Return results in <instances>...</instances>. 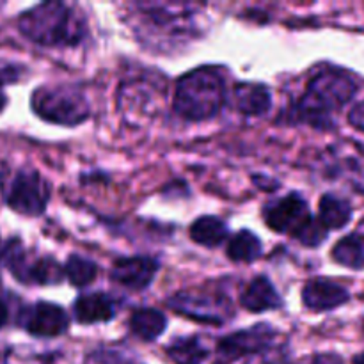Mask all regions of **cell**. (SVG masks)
I'll list each match as a JSON object with an SVG mask.
<instances>
[{
    "mask_svg": "<svg viewBox=\"0 0 364 364\" xmlns=\"http://www.w3.org/2000/svg\"><path fill=\"white\" fill-rule=\"evenodd\" d=\"M358 85L343 71H320L309 80L306 92L291 110L297 123H308L315 128L333 127V114L343 109L354 98Z\"/></svg>",
    "mask_w": 364,
    "mask_h": 364,
    "instance_id": "1",
    "label": "cell"
},
{
    "mask_svg": "<svg viewBox=\"0 0 364 364\" xmlns=\"http://www.w3.org/2000/svg\"><path fill=\"white\" fill-rule=\"evenodd\" d=\"M18 31L39 46H71L82 41L84 18L63 2H43L18 18Z\"/></svg>",
    "mask_w": 364,
    "mask_h": 364,
    "instance_id": "2",
    "label": "cell"
},
{
    "mask_svg": "<svg viewBox=\"0 0 364 364\" xmlns=\"http://www.w3.org/2000/svg\"><path fill=\"white\" fill-rule=\"evenodd\" d=\"M226 103V82L220 71L201 66L178 80L174 110L187 121H206L220 112Z\"/></svg>",
    "mask_w": 364,
    "mask_h": 364,
    "instance_id": "3",
    "label": "cell"
},
{
    "mask_svg": "<svg viewBox=\"0 0 364 364\" xmlns=\"http://www.w3.org/2000/svg\"><path fill=\"white\" fill-rule=\"evenodd\" d=\"M31 109L38 117L60 127H77L89 117V103L75 85H43L31 96Z\"/></svg>",
    "mask_w": 364,
    "mask_h": 364,
    "instance_id": "4",
    "label": "cell"
},
{
    "mask_svg": "<svg viewBox=\"0 0 364 364\" xmlns=\"http://www.w3.org/2000/svg\"><path fill=\"white\" fill-rule=\"evenodd\" d=\"M4 203L25 217H39L46 210L50 187L36 169H20L2 185Z\"/></svg>",
    "mask_w": 364,
    "mask_h": 364,
    "instance_id": "5",
    "label": "cell"
},
{
    "mask_svg": "<svg viewBox=\"0 0 364 364\" xmlns=\"http://www.w3.org/2000/svg\"><path fill=\"white\" fill-rule=\"evenodd\" d=\"M167 306L178 315L212 326H223L233 318V306L226 297L203 291H178L167 299Z\"/></svg>",
    "mask_w": 364,
    "mask_h": 364,
    "instance_id": "6",
    "label": "cell"
},
{
    "mask_svg": "<svg viewBox=\"0 0 364 364\" xmlns=\"http://www.w3.org/2000/svg\"><path fill=\"white\" fill-rule=\"evenodd\" d=\"M18 326L36 338H57L70 326L66 311L52 302L38 301L18 311Z\"/></svg>",
    "mask_w": 364,
    "mask_h": 364,
    "instance_id": "7",
    "label": "cell"
},
{
    "mask_svg": "<svg viewBox=\"0 0 364 364\" xmlns=\"http://www.w3.org/2000/svg\"><path fill=\"white\" fill-rule=\"evenodd\" d=\"M315 217H311L306 199L297 192L284 196L283 199L272 201L265 208V220L277 233H287L297 238V235L308 226Z\"/></svg>",
    "mask_w": 364,
    "mask_h": 364,
    "instance_id": "8",
    "label": "cell"
},
{
    "mask_svg": "<svg viewBox=\"0 0 364 364\" xmlns=\"http://www.w3.org/2000/svg\"><path fill=\"white\" fill-rule=\"evenodd\" d=\"M274 338H276V333L270 329V326L262 323V326L238 331V333L223 338L219 343V354L230 361L244 358V355L258 354V352L267 350L272 345Z\"/></svg>",
    "mask_w": 364,
    "mask_h": 364,
    "instance_id": "9",
    "label": "cell"
},
{
    "mask_svg": "<svg viewBox=\"0 0 364 364\" xmlns=\"http://www.w3.org/2000/svg\"><path fill=\"white\" fill-rule=\"evenodd\" d=\"M159 272V262L151 256H132L114 262L110 279L128 290H144L151 284Z\"/></svg>",
    "mask_w": 364,
    "mask_h": 364,
    "instance_id": "10",
    "label": "cell"
},
{
    "mask_svg": "<svg viewBox=\"0 0 364 364\" xmlns=\"http://www.w3.org/2000/svg\"><path fill=\"white\" fill-rule=\"evenodd\" d=\"M348 301V291L329 279H311L302 290V302L313 311H329Z\"/></svg>",
    "mask_w": 364,
    "mask_h": 364,
    "instance_id": "11",
    "label": "cell"
},
{
    "mask_svg": "<svg viewBox=\"0 0 364 364\" xmlns=\"http://www.w3.org/2000/svg\"><path fill=\"white\" fill-rule=\"evenodd\" d=\"M73 315L78 323L85 326L110 322L116 316V301L103 291L84 294L75 301Z\"/></svg>",
    "mask_w": 364,
    "mask_h": 364,
    "instance_id": "12",
    "label": "cell"
},
{
    "mask_svg": "<svg viewBox=\"0 0 364 364\" xmlns=\"http://www.w3.org/2000/svg\"><path fill=\"white\" fill-rule=\"evenodd\" d=\"M240 304L247 311L262 313L267 309L281 308L283 301L274 284L265 276H258L244 288L240 294Z\"/></svg>",
    "mask_w": 364,
    "mask_h": 364,
    "instance_id": "13",
    "label": "cell"
},
{
    "mask_svg": "<svg viewBox=\"0 0 364 364\" xmlns=\"http://www.w3.org/2000/svg\"><path fill=\"white\" fill-rule=\"evenodd\" d=\"M233 95L238 110L245 116H263L272 107L270 89L263 84L242 82V84L235 85Z\"/></svg>",
    "mask_w": 364,
    "mask_h": 364,
    "instance_id": "14",
    "label": "cell"
},
{
    "mask_svg": "<svg viewBox=\"0 0 364 364\" xmlns=\"http://www.w3.org/2000/svg\"><path fill=\"white\" fill-rule=\"evenodd\" d=\"M327 171H329L331 176L345 178V180L350 181L352 187L358 188V191H364V159L359 153H352L350 149H347V151L340 149V153L334 155Z\"/></svg>",
    "mask_w": 364,
    "mask_h": 364,
    "instance_id": "15",
    "label": "cell"
},
{
    "mask_svg": "<svg viewBox=\"0 0 364 364\" xmlns=\"http://www.w3.org/2000/svg\"><path fill=\"white\" fill-rule=\"evenodd\" d=\"M31 263V256H28L27 249L23 247L20 238H11L0 247V265L9 270L11 276L20 283L25 284V281H27Z\"/></svg>",
    "mask_w": 364,
    "mask_h": 364,
    "instance_id": "16",
    "label": "cell"
},
{
    "mask_svg": "<svg viewBox=\"0 0 364 364\" xmlns=\"http://www.w3.org/2000/svg\"><path fill=\"white\" fill-rule=\"evenodd\" d=\"M352 219V206L347 199H341L340 196L326 194L320 199L318 220L323 224L327 231L341 230L347 226Z\"/></svg>",
    "mask_w": 364,
    "mask_h": 364,
    "instance_id": "17",
    "label": "cell"
},
{
    "mask_svg": "<svg viewBox=\"0 0 364 364\" xmlns=\"http://www.w3.org/2000/svg\"><path fill=\"white\" fill-rule=\"evenodd\" d=\"M167 320L164 313L153 308H141L130 316V329L137 338L144 341H153L162 336L166 331Z\"/></svg>",
    "mask_w": 364,
    "mask_h": 364,
    "instance_id": "18",
    "label": "cell"
},
{
    "mask_svg": "<svg viewBox=\"0 0 364 364\" xmlns=\"http://www.w3.org/2000/svg\"><path fill=\"white\" fill-rule=\"evenodd\" d=\"M191 238L205 247H219L228 238V226L219 217H199L191 226Z\"/></svg>",
    "mask_w": 364,
    "mask_h": 364,
    "instance_id": "19",
    "label": "cell"
},
{
    "mask_svg": "<svg viewBox=\"0 0 364 364\" xmlns=\"http://www.w3.org/2000/svg\"><path fill=\"white\" fill-rule=\"evenodd\" d=\"M333 258L340 265L354 270L364 269V237L361 233H352L341 238L333 247Z\"/></svg>",
    "mask_w": 364,
    "mask_h": 364,
    "instance_id": "20",
    "label": "cell"
},
{
    "mask_svg": "<svg viewBox=\"0 0 364 364\" xmlns=\"http://www.w3.org/2000/svg\"><path fill=\"white\" fill-rule=\"evenodd\" d=\"M262 242L249 230L238 231L228 244V256L238 263H251L262 256Z\"/></svg>",
    "mask_w": 364,
    "mask_h": 364,
    "instance_id": "21",
    "label": "cell"
},
{
    "mask_svg": "<svg viewBox=\"0 0 364 364\" xmlns=\"http://www.w3.org/2000/svg\"><path fill=\"white\" fill-rule=\"evenodd\" d=\"M64 269L50 256L45 258H34L31 269H28L25 284H38V287H50L59 284L64 279Z\"/></svg>",
    "mask_w": 364,
    "mask_h": 364,
    "instance_id": "22",
    "label": "cell"
},
{
    "mask_svg": "<svg viewBox=\"0 0 364 364\" xmlns=\"http://www.w3.org/2000/svg\"><path fill=\"white\" fill-rule=\"evenodd\" d=\"M167 354L174 364H201L208 355V350L199 338H183L167 347Z\"/></svg>",
    "mask_w": 364,
    "mask_h": 364,
    "instance_id": "23",
    "label": "cell"
},
{
    "mask_svg": "<svg viewBox=\"0 0 364 364\" xmlns=\"http://www.w3.org/2000/svg\"><path fill=\"white\" fill-rule=\"evenodd\" d=\"M64 274H66V277L73 287L82 288L95 281L96 274H98V267L91 259L73 255L68 258L66 265H64Z\"/></svg>",
    "mask_w": 364,
    "mask_h": 364,
    "instance_id": "24",
    "label": "cell"
},
{
    "mask_svg": "<svg viewBox=\"0 0 364 364\" xmlns=\"http://www.w3.org/2000/svg\"><path fill=\"white\" fill-rule=\"evenodd\" d=\"M23 75V68L11 60L0 59V112L7 107V95L4 92V85L16 84Z\"/></svg>",
    "mask_w": 364,
    "mask_h": 364,
    "instance_id": "25",
    "label": "cell"
},
{
    "mask_svg": "<svg viewBox=\"0 0 364 364\" xmlns=\"http://www.w3.org/2000/svg\"><path fill=\"white\" fill-rule=\"evenodd\" d=\"M348 121H350L352 127L364 132V102L358 103V105L350 110V114H348Z\"/></svg>",
    "mask_w": 364,
    "mask_h": 364,
    "instance_id": "26",
    "label": "cell"
},
{
    "mask_svg": "<svg viewBox=\"0 0 364 364\" xmlns=\"http://www.w3.org/2000/svg\"><path fill=\"white\" fill-rule=\"evenodd\" d=\"M7 318H9V309H7L6 302L0 299V329L7 323Z\"/></svg>",
    "mask_w": 364,
    "mask_h": 364,
    "instance_id": "27",
    "label": "cell"
},
{
    "mask_svg": "<svg viewBox=\"0 0 364 364\" xmlns=\"http://www.w3.org/2000/svg\"><path fill=\"white\" fill-rule=\"evenodd\" d=\"M354 364H364V352H363V354L355 355V358H354Z\"/></svg>",
    "mask_w": 364,
    "mask_h": 364,
    "instance_id": "28",
    "label": "cell"
},
{
    "mask_svg": "<svg viewBox=\"0 0 364 364\" xmlns=\"http://www.w3.org/2000/svg\"><path fill=\"white\" fill-rule=\"evenodd\" d=\"M361 228H363V233H361V235H363V237H364V220H363V224H361Z\"/></svg>",
    "mask_w": 364,
    "mask_h": 364,
    "instance_id": "29",
    "label": "cell"
},
{
    "mask_svg": "<svg viewBox=\"0 0 364 364\" xmlns=\"http://www.w3.org/2000/svg\"><path fill=\"white\" fill-rule=\"evenodd\" d=\"M215 364H226V363H223V361H220V363H215Z\"/></svg>",
    "mask_w": 364,
    "mask_h": 364,
    "instance_id": "30",
    "label": "cell"
},
{
    "mask_svg": "<svg viewBox=\"0 0 364 364\" xmlns=\"http://www.w3.org/2000/svg\"><path fill=\"white\" fill-rule=\"evenodd\" d=\"M0 7H2V4H0Z\"/></svg>",
    "mask_w": 364,
    "mask_h": 364,
    "instance_id": "31",
    "label": "cell"
}]
</instances>
